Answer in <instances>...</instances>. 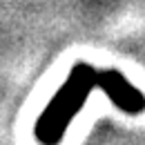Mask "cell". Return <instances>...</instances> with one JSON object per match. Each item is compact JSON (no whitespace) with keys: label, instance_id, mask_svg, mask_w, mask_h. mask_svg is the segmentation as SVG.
<instances>
[{"label":"cell","instance_id":"obj_1","mask_svg":"<svg viewBox=\"0 0 145 145\" xmlns=\"http://www.w3.org/2000/svg\"><path fill=\"white\" fill-rule=\"evenodd\" d=\"M94 87L107 94L116 107L127 114H138L143 109V96L121 72L116 69H96L87 63L74 65L67 83L58 89L52 103L47 105L45 114L36 123V136L45 145H54L60 141L67 123L76 116V112L83 107L85 98L91 94Z\"/></svg>","mask_w":145,"mask_h":145}]
</instances>
